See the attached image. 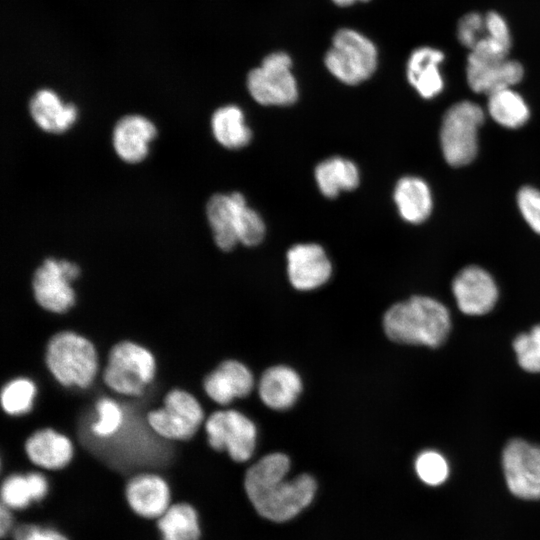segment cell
Segmentation results:
<instances>
[{"label":"cell","mask_w":540,"mask_h":540,"mask_svg":"<svg viewBox=\"0 0 540 540\" xmlns=\"http://www.w3.org/2000/svg\"><path fill=\"white\" fill-rule=\"evenodd\" d=\"M289 458L282 453L264 456L246 472L244 487L256 511L275 522L290 520L314 498L316 482L308 474L285 480Z\"/></svg>","instance_id":"1"},{"label":"cell","mask_w":540,"mask_h":540,"mask_svg":"<svg viewBox=\"0 0 540 540\" xmlns=\"http://www.w3.org/2000/svg\"><path fill=\"white\" fill-rule=\"evenodd\" d=\"M383 326L394 342L435 348L446 340L451 319L448 309L439 301L413 296L391 306L384 315Z\"/></svg>","instance_id":"2"},{"label":"cell","mask_w":540,"mask_h":540,"mask_svg":"<svg viewBox=\"0 0 540 540\" xmlns=\"http://www.w3.org/2000/svg\"><path fill=\"white\" fill-rule=\"evenodd\" d=\"M45 362L54 378L66 387L87 388L98 371L94 344L73 331H61L49 339Z\"/></svg>","instance_id":"3"},{"label":"cell","mask_w":540,"mask_h":540,"mask_svg":"<svg viewBox=\"0 0 540 540\" xmlns=\"http://www.w3.org/2000/svg\"><path fill=\"white\" fill-rule=\"evenodd\" d=\"M155 372L153 354L142 345L124 340L110 349L103 381L114 392L139 397L153 381Z\"/></svg>","instance_id":"4"},{"label":"cell","mask_w":540,"mask_h":540,"mask_svg":"<svg viewBox=\"0 0 540 540\" xmlns=\"http://www.w3.org/2000/svg\"><path fill=\"white\" fill-rule=\"evenodd\" d=\"M484 112L471 101L452 105L445 113L440 143L446 162L460 167L472 162L478 151V129L484 122Z\"/></svg>","instance_id":"5"},{"label":"cell","mask_w":540,"mask_h":540,"mask_svg":"<svg viewBox=\"0 0 540 540\" xmlns=\"http://www.w3.org/2000/svg\"><path fill=\"white\" fill-rule=\"evenodd\" d=\"M325 65L332 75L348 85L368 79L377 66V49L363 34L341 29L332 39L325 55Z\"/></svg>","instance_id":"6"},{"label":"cell","mask_w":540,"mask_h":540,"mask_svg":"<svg viewBox=\"0 0 540 540\" xmlns=\"http://www.w3.org/2000/svg\"><path fill=\"white\" fill-rule=\"evenodd\" d=\"M147 423L167 440H188L198 431L204 419L198 400L182 389H172L163 398V406L147 413Z\"/></svg>","instance_id":"7"},{"label":"cell","mask_w":540,"mask_h":540,"mask_svg":"<svg viewBox=\"0 0 540 540\" xmlns=\"http://www.w3.org/2000/svg\"><path fill=\"white\" fill-rule=\"evenodd\" d=\"M291 65L289 55L275 52L266 56L259 67L251 70L247 77V87L254 100L271 106L294 103L298 90Z\"/></svg>","instance_id":"8"},{"label":"cell","mask_w":540,"mask_h":540,"mask_svg":"<svg viewBox=\"0 0 540 540\" xmlns=\"http://www.w3.org/2000/svg\"><path fill=\"white\" fill-rule=\"evenodd\" d=\"M80 275L79 266L65 259L46 258L32 276V290L37 304L46 311L64 313L76 299L72 282Z\"/></svg>","instance_id":"9"},{"label":"cell","mask_w":540,"mask_h":540,"mask_svg":"<svg viewBox=\"0 0 540 540\" xmlns=\"http://www.w3.org/2000/svg\"><path fill=\"white\" fill-rule=\"evenodd\" d=\"M209 445L216 451L226 450L231 459L245 462L251 458L257 438L255 424L236 410H219L205 422Z\"/></svg>","instance_id":"10"},{"label":"cell","mask_w":540,"mask_h":540,"mask_svg":"<svg viewBox=\"0 0 540 540\" xmlns=\"http://www.w3.org/2000/svg\"><path fill=\"white\" fill-rule=\"evenodd\" d=\"M502 467L510 492L524 500L540 499V446L512 439L504 447Z\"/></svg>","instance_id":"11"},{"label":"cell","mask_w":540,"mask_h":540,"mask_svg":"<svg viewBox=\"0 0 540 540\" xmlns=\"http://www.w3.org/2000/svg\"><path fill=\"white\" fill-rule=\"evenodd\" d=\"M452 291L461 312L472 316L488 313L498 299L494 279L478 266L462 269L453 279Z\"/></svg>","instance_id":"12"},{"label":"cell","mask_w":540,"mask_h":540,"mask_svg":"<svg viewBox=\"0 0 540 540\" xmlns=\"http://www.w3.org/2000/svg\"><path fill=\"white\" fill-rule=\"evenodd\" d=\"M287 270L292 286L307 291L326 283L331 276L332 266L320 245L303 243L289 249Z\"/></svg>","instance_id":"13"},{"label":"cell","mask_w":540,"mask_h":540,"mask_svg":"<svg viewBox=\"0 0 540 540\" xmlns=\"http://www.w3.org/2000/svg\"><path fill=\"white\" fill-rule=\"evenodd\" d=\"M524 75L522 65L507 58L495 60L469 54L466 77L471 90L490 95L496 91L511 88Z\"/></svg>","instance_id":"14"},{"label":"cell","mask_w":540,"mask_h":540,"mask_svg":"<svg viewBox=\"0 0 540 540\" xmlns=\"http://www.w3.org/2000/svg\"><path fill=\"white\" fill-rule=\"evenodd\" d=\"M125 498L130 509L139 517L157 520L171 505L167 481L156 473H139L125 486Z\"/></svg>","instance_id":"15"},{"label":"cell","mask_w":540,"mask_h":540,"mask_svg":"<svg viewBox=\"0 0 540 540\" xmlns=\"http://www.w3.org/2000/svg\"><path fill=\"white\" fill-rule=\"evenodd\" d=\"M156 135L157 128L151 120L139 114H127L114 125V151L126 163H139L148 155L149 144Z\"/></svg>","instance_id":"16"},{"label":"cell","mask_w":540,"mask_h":540,"mask_svg":"<svg viewBox=\"0 0 540 540\" xmlns=\"http://www.w3.org/2000/svg\"><path fill=\"white\" fill-rule=\"evenodd\" d=\"M254 386L251 371L241 362L227 360L210 372L203 381L206 394L216 403L227 405L250 394Z\"/></svg>","instance_id":"17"},{"label":"cell","mask_w":540,"mask_h":540,"mask_svg":"<svg viewBox=\"0 0 540 540\" xmlns=\"http://www.w3.org/2000/svg\"><path fill=\"white\" fill-rule=\"evenodd\" d=\"M29 114L34 123L43 131L62 134L75 123L78 110L70 102H63L50 88L38 89L28 102Z\"/></svg>","instance_id":"18"},{"label":"cell","mask_w":540,"mask_h":540,"mask_svg":"<svg viewBox=\"0 0 540 540\" xmlns=\"http://www.w3.org/2000/svg\"><path fill=\"white\" fill-rule=\"evenodd\" d=\"M246 200L239 192L217 193L211 196L206 205V215L212 229L216 245L223 251L232 250L239 242L237 219Z\"/></svg>","instance_id":"19"},{"label":"cell","mask_w":540,"mask_h":540,"mask_svg":"<svg viewBox=\"0 0 540 540\" xmlns=\"http://www.w3.org/2000/svg\"><path fill=\"white\" fill-rule=\"evenodd\" d=\"M24 448L29 460L46 470L64 468L74 454L71 440L51 428L35 431L26 439Z\"/></svg>","instance_id":"20"},{"label":"cell","mask_w":540,"mask_h":540,"mask_svg":"<svg viewBox=\"0 0 540 540\" xmlns=\"http://www.w3.org/2000/svg\"><path fill=\"white\" fill-rule=\"evenodd\" d=\"M444 54L435 48L420 47L415 49L407 62V79L419 95L431 99L439 95L444 88L440 65Z\"/></svg>","instance_id":"21"},{"label":"cell","mask_w":540,"mask_h":540,"mask_svg":"<svg viewBox=\"0 0 540 540\" xmlns=\"http://www.w3.org/2000/svg\"><path fill=\"white\" fill-rule=\"evenodd\" d=\"M301 390L302 382L298 373L283 365L268 368L262 374L258 385L262 402L275 410L290 408Z\"/></svg>","instance_id":"22"},{"label":"cell","mask_w":540,"mask_h":540,"mask_svg":"<svg viewBox=\"0 0 540 540\" xmlns=\"http://www.w3.org/2000/svg\"><path fill=\"white\" fill-rule=\"evenodd\" d=\"M394 201L400 216L407 222L425 221L432 210L433 201L429 186L419 177L401 178L394 189Z\"/></svg>","instance_id":"23"},{"label":"cell","mask_w":540,"mask_h":540,"mask_svg":"<svg viewBox=\"0 0 540 540\" xmlns=\"http://www.w3.org/2000/svg\"><path fill=\"white\" fill-rule=\"evenodd\" d=\"M315 180L323 195L334 198L340 192L350 191L358 186L359 171L352 161L333 157L318 164Z\"/></svg>","instance_id":"24"},{"label":"cell","mask_w":540,"mask_h":540,"mask_svg":"<svg viewBox=\"0 0 540 540\" xmlns=\"http://www.w3.org/2000/svg\"><path fill=\"white\" fill-rule=\"evenodd\" d=\"M211 129L217 142L228 149L242 148L252 137L242 110L235 105L216 109L211 117Z\"/></svg>","instance_id":"25"},{"label":"cell","mask_w":540,"mask_h":540,"mask_svg":"<svg viewBox=\"0 0 540 540\" xmlns=\"http://www.w3.org/2000/svg\"><path fill=\"white\" fill-rule=\"evenodd\" d=\"M163 540H199V516L195 508L184 502L171 504L156 520Z\"/></svg>","instance_id":"26"},{"label":"cell","mask_w":540,"mask_h":540,"mask_svg":"<svg viewBox=\"0 0 540 540\" xmlns=\"http://www.w3.org/2000/svg\"><path fill=\"white\" fill-rule=\"evenodd\" d=\"M488 112L499 125L514 129L523 126L529 119V108L520 94L511 88L488 95Z\"/></svg>","instance_id":"27"},{"label":"cell","mask_w":540,"mask_h":540,"mask_svg":"<svg viewBox=\"0 0 540 540\" xmlns=\"http://www.w3.org/2000/svg\"><path fill=\"white\" fill-rule=\"evenodd\" d=\"M37 393L34 382L25 377L9 381L1 392V405L9 415H23L32 409Z\"/></svg>","instance_id":"28"},{"label":"cell","mask_w":540,"mask_h":540,"mask_svg":"<svg viewBox=\"0 0 540 540\" xmlns=\"http://www.w3.org/2000/svg\"><path fill=\"white\" fill-rule=\"evenodd\" d=\"M517 361L522 369L540 373V324L529 332L520 333L513 341Z\"/></svg>","instance_id":"29"},{"label":"cell","mask_w":540,"mask_h":540,"mask_svg":"<svg viewBox=\"0 0 540 540\" xmlns=\"http://www.w3.org/2000/svg\"><path fill=\"white\" fill-rule=\"evenodd\" d=\"M98 419L92 423L91 431L99 438H109L117 433L124 420L123 410L118 402L103 397L95 405Z\"/></svg>","instance_id":"30"},{"label":"cell","mask_w":540,"mask_h":540,"mask_svg":"<svg viewBox=\"0 0 540 540\" xmlns=\"http://www.w3.org/2000/svg\"><path fill=\"white\" fill-rule=\"evenodd\" d=\"M415 471L419 479L425 484L439 486L449 476V465L439 452L425 450L415 460Z\"/></svg>","instance_id":"31"},{"label":"cell","mask_w":540,"mask_h":540,"mask_svg":"<svg viewBox=\"0 0 540 540\" xmlns=\"http://www.w3.org/2000/svg\"><path fill=\"white\" fill-rule=\"evenodd\" d=\"M0 494L1 504L13 511L25 509L34 502L26 474L7 476L2 482Z\"/></svg>","instance_id":"32"},{"label":"cell","mask_w":540,"mask_h":540,"mask_svg":"<svg viewBox=\"0 0 540 540\" xmlns=\"http://www.w3.org/2000/svg\"><path fill=\"white\" fill-rule=\"evenodd\" d=\"M264 235L265 224L263 219L255 210L244 204L237 219L238 241L246 246H255L263 240Z\"/></svg>","instance_id":"33"},{"label":"cell","mask_w":540,"mask_h":540,"mask_svg":"<svg viewBox=\"0 0 540 540\" xmlns=\"http://www.w3.org/2000/svg\"><path fill=\"white\" fill-rule=\"evenodd\" d=\"M487 35L485 16L471 12L458 22L457 37L460 43L470 50Z\"/></svg>","instance_id":"34"},{"label":"cell","mask_w":540,"mask_h":540,"mask_svg":"<svg viewBox=\"0 0 540 540\" xmlns=\"http://www.w3.org/2000/svg\"><path fill=\"white\" fill-rule=\"evenodd\" d=\"M517 204L527 224L540 234V191L530 186L522 187L517 194Z\"/></svg>","instance_id":"35"},{"label":"cell","mask_w":540,"mask_h":540,"mask_svg":"<svg viewBox=\"0 0 540 540\" xmlns=\"http://www.w3.org/2000/svg\"><path fill=\"white\" fill-rule=\"evenodd\" d=\"M14 540H69L60 531L35 524H22L13 530Z\"/></svg>","instance_id":"36"},{"label":"cell","mask_w":540,"mask_h":540,"mask_svg":"<svg viewBox=\"0 0 540 540\" xmlns=\"http://www.w3.org/2000/svg\"><path fill=\"white\" fill-rule=\"evenodd\" d=\"M487 35L504 46L511 48V35L505 19L497 12H489L485 15Z\"/></svg>","instance_id":"37"},{"label":"cell","mask_w":540,"mask_h":540,"mask_svg":"<svg viewBox=\"0 0 540 540\" xmlns=\"http://www.w3.org/2000/svg\"><path fill=\"white\" fill-rule=\"evenodd\" d=\"M34 502L44 499L49 490L47 478L40 472H29L26 474Z\"/></svg>","instance_id":"38"},{"label":"cell","mask_w":540,"mask_h":540,"mask_svg":"<svg viewBox=\"0 0 540 540\" xmlns=\"http://www.w3.org/2000/svg\"><path fill=\"white\" fill-rule=\"evenodd\" d=\"M10 508L1 504L0 507V535L5 537L11 530L13 531L14 518Z\"/></svg>","instance_id":"39"},{"label":"cell","mask_w":540,"mask_h":540,"mask_svg":"<svg viewBox=\"0 0 540 540\" xmlns=\"http://www.w3.org/2000/svg\"><path fill=\"white\" fill-rule=\"evenodd\" d=\"M332 1L339 6H349L358 1H368V0H332Z\"/></svg>","instance_id":"40"}]
</instances>
